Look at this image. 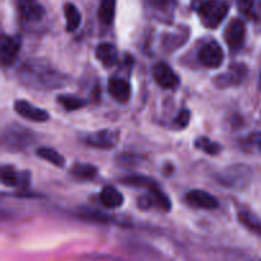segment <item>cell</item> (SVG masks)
I'll return each instance as SVG.
<instances>
[{
	"instance_id": "obj_21",
	"label": "cell",
	"mask_w": 261,
	"mask_h": 261,
	"mask_svg": "<svg viewBox=\"0 0 261 261\" xmlns=\"http://www.w3.org/2000/svg\"><path fill=\"white\" fill-rule=\"evenodd\" d=\"M115 17V0H102L98 8V18L105 24H110Z\"/></svg>"
},
{
	"instance_id": "obj_27",
	"label": "cell",
	"mask_w": 261,
	"mask_h": 261,
	"mask_svg": "<svg viewBox=\"0 0 261 261\" xmlns=\"http://www.w3.org/2000/svg\"><path fill=\"white\" fill-rule=\"evenodd\" d=\"M255 143H256L257 147H259L260 150H261V133H260V134H257L256 137H255Z\"/></svg>"
},
{
	"instance_id": "obj_25",
	"label": "cell",
	"mask_w": 261,
	"mask_h": 261,
	"mask_svg": "<svg viewBox=\"0 0 261 261\" xmlns=\"http://www.w3.org/2000/svg\"><path fill=\"white\" fill-rule=\"evenodd\" d=\"M195 147L198 148V149H201L203 152L208 153V154H212V155L218 154L222 149L221 145H219L218 143L212 142L209 138H205V137L199 138V139L195 142Z\"/></svg>"
},
{
	"instance_id": "obj_19",
	"label": "cell",
	"mask_w": 261,
	"mask_h": 261,
	"mask_svg": "<svg viewBox=\"0 0 261 261\" xmlns=\"http://www.w3.org/2000/svg\"><path fill=\"white\" fill-rule=\"evenodd\" d=\"M64 15L66 19V30L69 32H73L81 24V13H79L78 8L71 3H66L64 5Z\"/></svg>"
},
{
	"instance_id": "obj_17",
	"label": "cell",
	"mask_w": 261,
	"mask_h": 261,
	"mask_svg": "<svg viewBox=\"0 0 261 261\" xmlns=\"http://www.w3.org/2000/svg\"><path fill=\"white\" fill-rule=\"evenodd\" d=\"M96 56L105 66H112L117 61V51L111 43H101L97 46Z\"/></svg>"
},
{
	"instance_id": "obj_2",
	"label": "cell",
	"mask_w": 261,
	"mask_h": 261,
	"mask_svg": "<svg viewBox=\"0 0 261 261\" xmlns=\"http://www.w3.org/2000/svg\"><path fill=\"white\" fill-rule=\"evenodd\" d=\"M228 4L223 0H204L196 7L199 18L206 28H217L228 13Z\"/></svg>"
},
{
	"instance_id": "obj_24",
	"label": "cell",
	"mask_w": 261,
	"mask_h": 261,
	"mask_svg": "<svg viewBox=\"0 0 261 261\" xmlns=\"http://www.w3.org/2000/svg\"><path fill=\"white\" fill-rule=\"evenodd\" d=\"M71 173L82 180H91L96 177L97 168L92 165H75L71 170Z\"/></svg>"
},
{
	"instance_id": "obj_15",
	"label": "cell",
	"mask_w": 261,
	"mask_h": 261,
	"mask_svg": "<svg viewBox=\"0 0 261 261\" xmlns=\"http://www.w3.org/2000/svg\"><path fill=\"white\" fill-rule=\"evenodd\" d=\"M28 173L19 172L14 167L5 166L2 168V181L5 186H12V188H19L28 182Z\"/></svg>"
},
{
	"instance_id": "obj_1",
	"label": "cell",
	"mask_w": 261,
	"mask_h": 261,
	"mask_svg": "<svg viewBox=\"0 0 261 261\" xmlns=\"http://www.w3.org/2000/svg\"><path fill=\"white\" fill-rule=\"evenodd\" d=\"M19 81L35 89L60 88L66 84V76L42 60H27L18 70Z\"/></svg>"
},
{
	"instance_id": "obj_18",
	"label": "cell",
	"mask_w": 261,
	"mask_h": 261,
	"mask_svg": "<svg viewBox=\"0 0 261 261\" xmlns=\"http://www.w3.org/2000/svg\"><path fill=\"white\" fill-rule=\"evenodd\" d=\"M237 8L240 13L250 20H257L260 18L259 0H237Z\"/></svg>"
},
{
	"instance_id": "obj_5",
	"label": "cell",
	"mask_w": 261,
	"mask_h": 261,
	"mask_svg": "<svg viewBox=\"0 0 261 261\" xmlns=\"http://www.w3.org/2000/svg\"><path fill=\"white\" fill-rule=\"evenodd\" d=\"M245 35H246V27L241 19H232L224 30V40L232 50L242 47Z\"/></svg>"
},
{
	"instance_id": "obj_22",
	"label": "cell",
	"mask_w": 261,
	"mask_h": 261,
	"mask_svg": "<svg viewBox=\"0 0 261 261\" xmlns=\"http://www.w3.org/2000/svg\"><path fill=\"white\" fill-rule=\"evenodd\" d=\"M58 101L59 103H60L64 109L68 110V111H74V110L82 109V107L86 106L87 103L84 99L75 96H71V94H63V96H59Z\"/></svg>"
},
{
	"instance_id": "obj_10",
	"label": "cell",
	"mask_w": 261,
	"mask_h": 261,
	"mask_svg": "<svg viewBox=\"0 0 261 261\" xmlns=\"http://www.w3.org/2000/svg\"><path fill=\"white\" fill-rule=\"evenodd\" d=\"M14 110L19 116H22L23 119L31 120V121L35 122H45L48 120V114L42 109H38V107L33 106V105L28 103L27 101H23V99H18L14 103Z\"/></svg>"
},
{
	"instance_id": "obj_4",
	"label": "cell",
	"mask_w": 261,
	"mask_h": 261,
	"mask_svg": "<svg viewBox=\"0 0 261 261\" xmlns=\"http://www.w3.org/2000/svg\"><path fill=\"white\" fill-rule=\"evenodd\" d=\"M199 60L206 68H219L224 60V54L221 45L216 41L205 43L199 51Z\"/></svg>"
},
{
	"instance_id": "obj_11",
	"label": "cell",
	"mask_w": 261,
	"mask_h": 261,
	"mask_svg": "<svg viewBox=\"0 0 261 261\" xmlns=\"http://www.w3.org/2000/svg\"><path fill=\"white\" fill-rule=\"evenodd\" d=\"M31 138H32V134L30 130L24 127H17V129L9 127L4 133V143L9 148H14V149H22L25 145L30 144Z\"/></svg>"
},
{
	"instance_id": "obj_7",
	"label": "cell",
	"mask_w": 261,
	"mask_h": 261,
	"mask_svg": "<svg viewBox=\"0 0 261 261\" xmlns=\"http://www.w3.org/2000/svg\"><path fill=\"white\" fill-rule=\"evenodd\" d=\"M22 41L18 36H3L0 45V56L3 65H10L17 59Z\"/></svg>"
},
{
	"instance_id": "obj_16",
	"label": "cell",
	"mask_w": 261,
	"mask_h": 261,
	"mask_svg": "<svg viewBox=\"0 0 261 261\" xmlns=\"http://www.w3.org/2000/svg\"><path fill=\"white\" fill-rule=\"evenodd\" d=\"M99 200H101V203L106 208L116 209L122 205V203H124V196L114 186H106L99 193Z\"/></svg>"
},
{
	"instance_id": "obj_14",
	"label": "cell",
	"mask_w": 261,
	"mask_h": 261,
	"mask_svg": "<svg viewBox=\"0 0 261 261\" xmlns=\"http://www.w3.org/2000/svg\"><path fill=\"white\" fill-rule=\"evenodd\" d=\"M246 66L241 65V64H237V65L231 66L227 73L222 74L218 78H216V83L219 87L237 86V84H240L244 81L245 76H246Z\"/></svg>"
},
{
	"instance_id": "obj_9",
	"label": "cell",
	"mask_w": 261,
	"mask_h": 261,
	"mask_svg": "<svg viewBox=\"0 0 261 261\" xmlns=\"http://www.w3.org/2000/svg\"><path fill=\"white\" fill-rule=\"evenodd\" d=\"M17 7L23 19L28 22H40L46 14L45 8L37 0H17Z\"/></svg>"
},
{
	"instance_id": "obj_20",
	"label": "cell",
	"mask_w": 261,
	"mask_h": 261,
	"mask_svg": "<svg viewBox=\"0 0 261 261\" xmlns=\"http://www.w3.org/2000/svg\"><path fill=\"white\" fill-rule=\"evenodd\" d=\"M239 219L247 229L256 234H261V221L250 211H240Z\"/></svg>"
},
{
	"instance_id": "obj_12",
	"label": "cell",
	"mask_w": 261,
	"mask_h": 261,
	"mask_svg": "<svg viewBox=\"0 0 261 261\" xmlns=\"http://www.w3.org/2000/svg\"><path fill=\"white\" fill-rule=\"evenodd\" d=\"M186 200L190 205L201 209H214L218 206V200L212 194L204 190H191L186 195Z\"/></svg>"
},
{
	"instance_id": "obj_13",
	"label": "cell",
	"mask_w": 261,
	"mask_h": 261,
	"mask_svg": "<svg viewBox=\"0 0 261 261\" xmlns=\"http://www.w3.org/2000/svg\"><path fill=\"white\" fill-rule=\"evenodd\" d=\"M109 92L117 102L126 103L132 97V87L125 79L114 76L109 81Z\"/></svg>"
},
{
	"instance_id": "obj_26",
	"label": "cell",
	"mask_w": 261,
	"mask_h": 261,
	"mask_svg": "<svg viewBox=\"0 0 261 261\" xmlns=\"http://www.w3.org/2000/svg\"><path fill=\"white\" fill-rule=\"evenodd\" d=\"M189 121H190V112H189V110L185 109L178 112V115L176 116L173 122H175V126L177 129H184V127L188 126Z\"/></svg>"
},
{
	"instance_id": "obj_3",
	"label": "cell",
	"mask_w": 261,
	"mask_h": 261,
	"mask_svg": "<svg viewBox=\"0 0 261 261\" xmlns=\"http://www.w3.org/2000/svg\"><path fill=\"white\" fill-rule=\"evenodd\" d=\"M252 171L249 166L233 165L222 171L218 176V180L222 185H226L232 189H244L249 185L251 180Z\"/></svg>"
},
{
	"instance_id": "obj_23",
	"label": "cell",
	"mask_w": 261,
	"mask_h": 261,
	"mask_svg": "<svg viewBox=\"0 0 261 261\" xmlns=\"http://www.w3.org/2000/svg\"><path fill=\"white\" fill-rule=\"evenodd\" d=\"M37 155L43 158V160L48 161L53 165L58 166V167H63L64 163H65V160H64L63 155L59 152H56L55 149H51V148H40L37 150Z\"/></svg>"
},
{
	"instance_id": "obj_8",
	"label": "cell",
	"mask_w": 261,
	"mask_h": 261,
	"mask_svg": "<svg viewBox=\"0 0 261 261\" xmlns=\"http://www.w3.org/2000/svg\"><path fill=\"white\" fill-rule=\"evenodd\" d=\"M119 134L112 130H99V132L94 133V134L88 135L84 139V143L89 147L98 148V149H110V148L115 147L117 142Z\"/></svg>"
},
{
	"instance_id": "obj_6",
	"label": "cell",
	"mask_w": 261,
	"mask_h": 261,
	"mask_svg": "<svg viewBox=\"0 0 261 261\" xmlns=\"http://www.w3.org/2000/svg\"><path fill=\"white\" fill-rule=\"evenodd\" d=\"M153 76H154L158 86L165 89H173L180 83V78H178L177 74L166 63L155 64L154 68H153Z\"/></svg>"
}]
</instances>
